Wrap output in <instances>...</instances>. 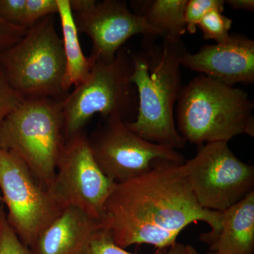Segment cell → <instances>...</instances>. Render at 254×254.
<instances>
[{
	"label": "cell",
	"instance_id": "1",
	"mask_svg": "<svg viewBox=\"0 0 254 254\" xmlns=\"http://www.w3.org/2000/svg\"><path fill=\"white\" fill-rule=\"evenodd\" d=\"M181 165L161 160L144 175L115 184L100 222L117 245L168 250L190 224L204 222L210 231L218 230L222 213L200 206Z\"/></svg>",
	"mask_w": 254,
	"mask_h": 254
},
{
	"label": "cell",
	"instance_id": "2",
	"mask_svg": "<svg viewBox=\"0 0 254 254\" xmlns=\"http://www.w3.org/2000/svg\"><path fill=\"white\" fill-rule=\"evenodd\" d=\"M187 51L182 39L145 37L131 51L130 81L136 88L138 113L127 127L145 141L181 149L186 141L176 126L175 111L182 87L181 66Z\"/></svg>",
	"mask_w": 254,
	"mask_h": 254
},
{
	"label": "cell",
	"instance_id": "3",
	"mask_svg": "<svg viewBox=\"0 0 254 254\" xmlns=\"http://www.w3.org/2000/svg\"><path fill=\"white\" fill-rule=\"evenodd\" d=\"M254 103L240 88L200 74L182 87L176 126L184 139L200 145L254 136Z\"/></svg>",
	"mask_w": 254,
	"mask_h": 254
},
{
	"label": "cell",
	"instance_id": "4",
	"mask_svg": "<svg viewBox=\"0 0 254 254\" xmlns=\"http://www.w3.org/2000/svg\"><path fill=\"white\" fill-rule=\"evenodd\" d=\"M131 72V50L125 48L112 61L93 63L86 79L63 100L65 141L84 131L95 114L103 118L119 116L127 123L134 121L138 97L130 81Z\"/></svg>",
	"mask_w": 254,
	"mask_h": 254
},
{
	"label": "cell",
	"instance_id": "5",
	"mask_svg": "<svg viewBox=\"0 0 254 254\" xmlns=\"http://www.w3.org/2000/svg\"><path fill=\"white\" fill-rule=\"evenodd\" d=\"M0 66L13 88L26 98L64 100L66 60L54 16L37 22L18 43L0 51Z\"/></svg>",
	"mask_w": 254,
	"mask_h": 254
},
{
	"label": "cell",
	"instance_id": "6",
	"mask_svg": "<svg viewBox=\"0 0 254 254\" xmlns=\"http://www.w3.org/2000/svg\"><path fill=\"white\" fill-rule=\"evenodd\" d=\"M64 142L63 100L26 98L0 125V148L18 155L48 190Z\"/></svg>",
	"mask_w": 254,
	"mask_h": 254
},
{
	"label": "cell",
	"instance_id": "7",
	"mask_svg": "<svg viewBox=\"0 0 254 254\" xmlns=\"http://www.w3.org/2000/svg\"><path fill=\"white\" fill-rule=\"evenodd\" d=\"M181 169L202 208L222 212L254 191V168L237 158L227 142L200 145Z\"/></svg>",
	"mask_w": 254,
	"mask_h": 254
},
{
	"label": "cell",
	"instance_id": "8",
	"mask_svg": "<svg viewBox=\"0 0 254 254\" xmlns=\"http://www.w3.org/2000/svg\"><path fill=\"white\" fill-rule=\"evenodd\" d=\"M0 190L10 226L29 249L63 210L23 160L1 148Z\"/></svg>",
	"mask_w": 254,
	"mask_h": 254
},
{
	"label": "cell",
	"instance_id": "9",
	"mask_svg": "<svg viewBox=\"0 0 254 254\" xmlns=\"http://www.w3.org/2000/svg\"><path fill=\"white\" fill-rule=\"evenodd\" d=\"M88 140L100 170L115 183L144 175L161 160L179 164L185 161V157L175 148L138 136L119 116L104 118Z\"/></svg>",
	"mask_w": 254,
	"mask_h": 254
},
{
	"label": "cell",
	"instance_id": "10",
	"mask_svg": "<svg viewBox=\"0 0 254 254\" xmlns=\"http://www.w3.org/2000/svg\"><path fill=\"white\" fill-rule=\"evenodd\" d=\"M115 184L100 170L83 131L65 141L49 190L62 209L76 207L100 222Z\"/></svg>",
	"mask_w": 254,
	"mask_h": 254
},
{
	"label": "cell",
	"instance_id": "11",
	"mask_svg": "<svg viewBox=\"0 0 254 254\" xmlns=\"http://www.w3.org/2000/svg\"><path fill=\"white\" fill-rule=\"evenodd\" d=\"M73 16L78 33H84L91 40L89 58L93 64L112 61L131 37L141 34L157 38L144 17L131 12L125 1H96L86 12Z\"/></svg>",
	"mask_w": 254,
	"mask_h": 254
},
{
	"label": "cell",
	"instance_id": "12",
	"mask_svg": "<svg viewBox=\"0 0 254 254\" xmlns=\"http://www.w3.org/2000/svg\"><path fill=\"white\" fill-rule=\"evenodd\" d=\"M182 66L229 86L254 82V41L239 33L230 35L227 41L205 45L198 52H186Z\"/></svg>",
	"mask_w": 254,
	"mask_h": 254
},
{
	"label": "cell",
	"instance_id": "13",
	"mask_svg": "<svg viewBox=\"0 0 254 254\" xmlns=\"http://www.w3.org/2000/svg\"><path fill=\"white\" fill-rule=\"evenodd\" d=\"M101 222L81 209L68 206L40 233L32 254H84Z\"/></svg>",
	"mask_w": 254,
	"mask_h": 254
},
{
	"label": "cell",
	"instance_id": "14",
	"mask_svg": "<svg viewBox=\"0 0 254 254\" xmlns=\"http://www.w3.org/2000/svg\"><path fill=\"white\" fill-rule=\"evenodd\" d=\"M199 238L219 254H254V191L222 212L216 231L200 234Z\"/></svg>",
	"mask_w": 254,
	"mask_h": 254
},
{
	"label": "cell",
	"instance_id": "15",
	"mask_svg": "<svg viewBox=\"0 0 254 254\" xmlns=\"http://www.w3.org/2000/svg\"><path fill=\"white\" fill-rule=\"evenodd\" d=\"M58 15L61 23L64 53L66 60L64 86L69 92L86 79L93 63L89 57L85 56L78 39V31L74 16L70 9L68 0H58Z\"/></svg>",
	"mask_w": 254,
	"mask_h": 254
},
{
	"label": "cell",
	"instance_id": "16",
	"mask_svg": "<svg viewBox=\"0 0 254 254\" xmlns=\"http://www.w3.org/2000/svg\"><path fill=\"white\" fill-rule=\"evenodd\" d=\"M188 0H154L138 1L141 9L136 13L144 17L155 36L173 40L181 39L186 33L185 12Z\"/></svg>",
	"mask_w": 254,
	"mask_h": 254
},
{
	"label": "cell",
	"instance_id": "17",
	"mask_svg": "<svg viewBox=\"0 0 254 254\" xmlns=\"http://www.w3.org/2000/svg\"><path fill=\"white\" fill-rule=\"evenodd\" d=\"M232 18L222 14V11L214 10L205 15L198 25L205 40H213L216 43L227 41L232 28Z\"/></svg>",
	"mask_w": 254,
	"mask_h": 254
},
{
	"label": "cell",
	"instance_id": "18",
	"mask_svg": "<svg viewBox=\"0 0 254 254\" xmlns=\"http://www.w3.org/2000/svg\"><path fill=\"white\" fill-rule=\"evenodd\" d=\"M225 5L224 0H188L185 12L186 31L194 34L198 23L205 15L214 10L223 12Z\"/></svg>",
	"mask_w": 254,
	"mask_h": 254
},
{
	"label": "cell",
	"instance_id": "19",
	"mask_svg": "<svg viewBox=\"0 0 254 254\" xmlns=\"http://www.w3.org/2000/svg\"><path fill=\"white\" fill-rule=\"evenodd\" d=\"M0 254H32L20 240L6 219V210L0 195Z\"/></svg>",
	"mask_w": 254,
	"mask_h": 254
},
{
	"label": "cell",
	"instance_id": "20",
	"mask_svg": "<svg viewBox=\"0 0 254 254\" xmlns=\"http://www.w3.org/2000/svg\"><path fill=\"white\" fill-rule=\"evenodd\" d=\"M58 13V0H26L22 26L29 29L40 20Z\"/></svg>",
	"mask_w": 254,
	"mask_h": 254
},
{
	"label": "cell",
	"instance_id": "21",
	"mask_svg": "<svg viewBox=\"0 0 254 254\" xmlns=\"http://www.w3.org/2000/svg\"><path fill=\"white\" fill-rule=\"evenodd\" d=\"M168 250H158L152 254H167ZM84 254H137L131 253L121 248L113 242L111 236L102 227L96 232Z\"/></svg>",
	"mask_w": 254,
	"mask_h": 254
},
{
	"label": "cell",
	"instance_id": "22",
	"mask_svg": "<svg viewBox=\"0 0 254 254\" xmlns=\"http://www.w3.org/2000/svg\"><path fill=\"white\" fill-rule=\"evenodd\" d=\"M23 100L22 95L11 86L0 66V125L21 105Z\"/></svg>",
	"mask_w": 254,
	"mask_h": 254
},
{
	"label": "cell",
	"instance_id": "23",
	"mask_svg": "<svg viewBox=\"0 0 254 254\" xmlns=\"http://www.w3.org/2000/svg\"><path fill=\"white\" fill-rule=\"evenodd\" d=\"M26 0H0V18L14 26H22Z\"/></svg>",
	"mask_w": 254,
	"mask_h": 254
},
{
	"label": "cell",
	"instance_id": "24",
	"mask_svg": "<svg viewBox=\"0 0 254 254\" xmlns=\"http://www.w3.org/2000/svg\"><path fill=\"white\" fill-rule=\"evenodd\" d=\"M27 28L14 26L0 18V51L9 49L18 43L28 31Z\"/></svg>",
	"mask_w": 254,
	"mask_h": 254
},
{
	"label": "cell",
	"instance_id": "25",
	"mask_svg": "<svg viewBox=\"0 0 254 254\" xmlns=\"http://www.w3.org/2000/svg\"><path fill=\"white\" fill-rule=\"evenodd\" d=\"M95 0H68L70 9L73 14L86 12L94 6Z\"/></svg>",
	"mask_w": 254,
	"mask_h": 254
},
{
	"label": "cell",
	"instance_id": "26",
	"mask_svg": "<svg viewBox=\"0 0 254 254\" xmlns=\"http://www.w3.org/2000/svg\"><path fill=\"white\" fill-rule=\"evenodd\" d=\"M225 2L233 10H244L251 12L254 11V0H227Z\"/></svg>",
	"mask_w": 254,
	"mask_h": 254
},
{
	"label": "cell",
	"instance_id": "27",
	"mask_svg": "<svg viewBox=\"0 0 254 254\" xmlns=\"http://www.w3.org/2000/svg\"><path fill=\"white\" fill-rule=\"evenodd\" d=\"M167 254H187L186 245L177 242L168 249Z\"/></svg>",
	"mask_w": 254,
	"mask_h": 254
},
{
	"label": "cell",
	"instance_id": "28",
	"mask_svg": "<svg viewBox=\"0 0 254 254\" xmlns=\"http://www.w3.org/2000/svg\"><path fill=\"white\" fill-rule=\"evenodd\" d=\"M187 254H200L193 246L186 245ZM205 254H219L217 252H210Z\"/></svg>",
	"mask_w": 254,
	"mask_h": 254
}]
</instances>
